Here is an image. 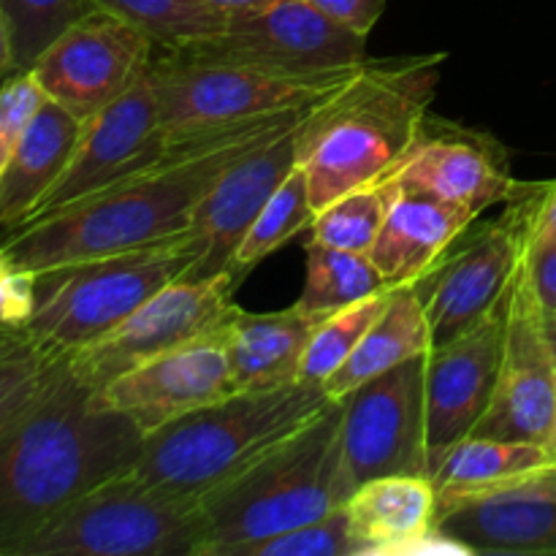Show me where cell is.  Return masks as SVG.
Returning <instances> with one entry per match:
<instances>
[{
    "label": "cell",
    "instance_id": "cell-44",
    "mask_svg": "<svg viewBox=\"0 0 556 556\" xmlns=\"http://www.w3.org/2000/svg\"><path fill=\"white\" fill-rule=\"evenodd\" d=\"M22 331H16V334H5V331H0V345H5V342H11L14 337H20Z\"/></svg>",
    "mask_w": 556,
    "mask_h": 556
},
{
    "label": "cell",
    "instance_id": "cell-10",
    "mask_svg": "<svg viewBox=\"0 0 556 556\" xmlns=\"http://www.w3.org/2000/svg\"><path fill=\"white\" fill-rule=\"evenodd\" d=\"M532 182L505 201L497 220L470 231L467 228L416 282L427 313L432 348L465 334L494 313L532 242Z\"/></svg>",
    "mask_w": 556,
    "mask_h": 556
},
{
    "label": "cell",
    "instance_id": "cell-34",
    "mask_svg": "<svg viewBox=\"0 0 556 556\" xmlns=\"http://www.w3.org/2000/svg\"><path fill=\"white\" fill-rule=\"evenodd\" d=\"M47 103V92L30 71L3 76L0 81V174L25 139L27 128Z\"/></svg>",
    "mask_w": 556,
    "mask_h": 556
},
{
    "label": "cell",
    "instance_id": "cell-20",
    "mask_svg": "<svg viewBox=\"0 0 556 556\" xmlns=\"http://www.w3.org/2000/svg\"><path fill=\"white\" fill-rule=\"evenodd\" d=\"M367 556H472L438 527L440 503L429 476H383L345 503Z\"/></svg>",
    "mask_w": 556,
    "mask_h": 556
},
{
    "label": "cell",
    "instance_id": "cell-43",
    "mask_svg": "<svg viewBox=\"0 0 556 556\" xmlns=\"http://www.w3.org/2000/svg\"><path fill=\"white\" fill-rule=\"evenodd\" d=\"M543 324H546L548 348H552V356H554V364H556V313H546V309H543Z\"/></svg>",
    "mask_w": 556,
    "mask_h": 556
},
{
    "label": "cell",
    "instance_id": "cell-22",
    "mask_svg": "<svg viewBox=\"0 0 556 556\" xmlns=\"http://www.w3.org/2000/svg\"><path fill=\"white\" fill-rule=\"evenodd\" d=\"M438 527L476 556L556 554V500L486 494L443 510Z\"/></svg>",
    "mask_w": 556,
    "mask_h": 556
},
{
    "label": "cell",
    "instance_id": "cell-45",
    "mask_svg": "<svg viewBox=\"0 0 556 556\" xmlns=\"http://www.w3.org/2000/svg\"><path fill=\"white\" fill-rule=\"evenodd\" d=\"M548 448H552V454H554V462H556V424H554V432H552V440H548Z\"/></svg>",
    "mask_w": 556,
    "mask_h": 556
},
{
    "label": "cell",
    "instance_id": "cell-38",
    "mask_svg": "<svg viewBox=\"0 0 556 556\" xmlns=\"http://www.w3.org/2000/svg\"><path fill=\"white\" fill-rule=\"evenodd\" d=\"M309 3L324 11V14H329L331 20L340 22V25L351 27L358 36L369 38V33L375 30L378 20L383 16L389 0H309Z\"/></svg>",
    "mask_w": 556,
    "mask_h": 556
},
{
    "label": "cell",
    "instance_id": "cell-5",
    "mask_svg": "<svg viewBox=\"0 0 556 556\" xmlns=\"http://www.w3.org/2000/svg\"><path fill=\"white\" fill-rule=\"evenodd\" d=\"M329 396L320 386L237 391L144 434L134 472L172 494L201 500L307 427Z\"/></svg>",
    "mask_w": 556,
    "mask_h": 556
},
{
    "label": "cell",
    "instance_id": "cell-15",
    "mask_svg": "<svg viewBox=\"0 0 556 556\" xmlns=\"http://www.w3.org/2000/svg\"><path fill=\"white\" fill-rule=\"evenodd\" d=\"M505 337V296L489 318L451 342L434 345L424 367L427 472L432 476L456 443L470 438L492 405Z\"/></svg>",
    "mask_w": 556,
    "mask_h": 556
},
{
    "label": "cell",
    "instance_id": "cell-14",
    "mask_svg": "<svg viewBox=\"0 0 556 556\" xmlns=\"http://www.w3.org/2000/svg\"><path fill=\"white\" fill-rule=\"evenodd\" d=\"M554 424L556 364L548 348L543 307L521 261L505 291V337L497 389L472 434L548 445Z\"/></svg>",
    "mask_w": 556,
    "mask_h": 556
},
{
    "label": "cell",
    "instance_id": "cell-11",
    "mask_svg": "<svg viewBox=\"0 0 556 556\" xmlns=\"http://www.w3.org/2000/svg\"><path fill=\"white\" fill-rule=\"evenodd\" d=\"M237 282L228 269L206 277H177L136 307L123 324L68 353L71 369L81 383L98 391L150 358L223 329L242 309L233 302Z\"/></svg>",
    "mask_w": 556,
    "mask_h": 556
},
{
    "label": "cell",
    "instance_id": "cell-37",
    "mask_svg": "<svg viewBox=\"0 0 556 556\" xmlns=\"http://www.w3.org/2000/svg\"><path fill=\"white\" fill-rule=\"evenodd\" d=\"M525 269L541 307L546 313H556V239L532 242L525 255Z\"/></svg>",
    "mask_w": 556,
    "mask_h": 556
},
{
    "label": "cell",
    "instance_id": "cell-39",
    "mask_svg": "<svg viewBox=\"0 0 556 556\" xmlns=\"http://www.w3.org/2000/svg\"><path fill=\"white\" fill-rule=\"evenodd\" d=\"M530 195L532 242H552V239H556V179H552V182H532Z\"/></svg>",
    "mask_w": 556,
    "mask_h": 556
},
{
    "label": "cell",
    "instance_id": "cell-29",
    "mask_svg": "<svg viewBox=\"0 0 556 556\" xmlns=\"http://www.w3.org/2000/svg\"><path fill=\"white\" fill-rule=\"evenodd\" d=\"M144 30L155 49H179L226 30L228 14L206 0H87Z\"/></svg>",
    "mask_w": 556,
    "mask_h": 556
},
{
    "label": "cell",
    "instance_id": "cell-27",
    "mask_svg": "<svg viewBox=\"0 0 556 556\" xmlns=\"http://www.w3.org/2000/svg\"><path fill=\"white\" fill-rule=\"evenodd\" d=\"M391 288L383 280L372 258L364 253H348V250L326 248V244H307V277L299 293V309L309 315L337 313V309L356 304L372 293Z\"/></svg>",
    "mask_w": 556,
    "mask_h": 556
},
{
    "label": "cell",
    "instance_id": "cell-31",
    "mask_svg": "<svg viewBox=\"0 0 556 556\" xmlns=\"http://www.w3.org/2000/svg\"><path fill=\"white\" fill-rule=\"evenodd\" d=\"M391 291L394 288H386V291H378L372 296L362 299V302L348 304V307L326 315L318 324V329H315L307 353L302 358L299 383L320 386L324 389L326 380L351 358V353L356 351L369 326L383 313V307L391 299Z\"/></svg>",
    "mask_w": 556,
    "mask_h": 556
},
{
    "label": "cell",
    "instance_id": "cell-32",
    "mask_svg": "<svg viewBox=\"0 0 556 556\" xmlns=\"http://www.w3.org/2000/svg\"><path fill=\"white\" fill-rule=\"evenodd\" d=\"M0 9L11 30V65L3 76H11L30 71L38 54L90 5L87 0H0Z\"/></svg>",
    "mask_w": 556,
    "mask_h": 556
},
{
    "label": "cell",
    "instance_id": "cell-18",
    "mask_svg": "<svg viewBox=\"0 0 556 556\" xmlns=\"http://www.w3.org/2000/svg\"><path fill=\"white\" fill-rule=\"evenodd\" d=\"M391 182L400 190L438 195L476 217L489 206L510 201L521 188L497 139L432 114Z\"/></svg>",
    "mask_w": 556,
    "mask_h": 556
},
{
    "label": "cell",
    "instance_id": "cell-9",
    "mask_svg": "<svg viewBox=\"0 0 556 556\" xmlns=\"http://www.w3.org/2000/svg\"><path fill=\"white\" fill-rule=\"evenodd\" d=\"M179 60L233 63L291 76H331L367 60V38L315 9L309 0H277L228 14L226 30L179 49H157Z\"/></svg>",
    "mask_w": 556,
    "mask_h": 556
},
{
    "label": "cell",
    "instance_id": "cell-30",
    "mask_svg": "<svg viewBox=\"0 0 556 556\" xmlns=\"http://www.w3.org/2000/svg\"><path fill=\"white\" fill-rule=\"evenodd\" d=\"M396 193H400L396 185L391 179H383V182L364 185V188L340 195L320 212H315L313 223H309V242L369 255Z\"/></svg>",
    "mask_w": 556,
    "mask_h": 556
},
{
    "label": "cell",
    "instance_id": "cell-42",
    "mask_svg": "<svg viewBox=\"0 0 556 556\" xmlns=\"http://www.w3.org/2000/svg\"><path fill=\"white\" fill-rule=\"evenodd\" d=\"M11 65V30L9 20H5L3 9H0V76L9 71Z\"/></svg>",
    "mask_w": 556,
    "mask_h": 556
},
{
    "label": "cell",
    "instance_id": "cell-28",
    "mask_svg": "<svg viewBox=\"0 0 556 556\" xmlns=\"http://www.w3.org/2000/svg\"><path fill=\"white\" fill-rule=\"evenodd\" d=\"M315 217L313 199H309V182L304 168H293L286 177V182L275 190L269 201H266L264 210L258 212L253 223H250L248 233L242 237V242L233 250L231 261H228V271H231L237 280H242L253 266H258L261 261L269 258L275 250H280L282 244L291 242L293 237H299L302 231H309V223Z\"/></svg>",
    "mask_w": 556,
    "mask_h": 556
},
{
    "label": "cell",
    "instance_id": "cell-13",
    "mask_svg": "<svg viewBox=\"0 0 556 556\" xmlns=\"http://www.w3.org/2000/svg\"><path fill=\"white\" fill-rule=\"evenodd\" d=\"M427 353L367 380L342 402V454L353 492L383 476H429L427 413H424Z\"/></svg>",
    "mask_w": 556,
    "mask_h": 556
},
{
    "label": "cell",
    "instance_id": "cell-16",
    "mask_svg": "<svg viewBox=\"0 0 556 556\" xmlns=\"http://www.w3.org/2000/svg\"><path fill=\"white\" fill-rule=\"evenodd\" d=\"M172 147L174 134L161 125L157 96L150 79V68H147L144 76L125 96L85 119L81 141L68 168L60 182L49 190L41 206L33 212V217L85 199V195L117 182L125 174L161 161L172 152Z\"/></svg>",
    "mask_w": 556,
    "mask_h": 556
},
{
    "label": "cell",
    "instance_id": "cell-12",
    "mask_svg": "<svg viewBox=\"0 0 556 556\" xmlns=\"http://www.w3.org/2000/svg\"><path fill=\"white\" fill-rule=\"evenodd\" d=\"M152 54L155 43L144 30L90 5L38 54L30 74L49 101L90 119L144 76Z\"/></svg>",
    "mask_w": 556,
    "mask_h": 556
},
{
    "label": "cell",
    "instance_id": "cell-6",
    "mask_svg": "<svg viewBox=\"0 0 556 556\" xmlns=\"http://www.w3.org/2000/svg\"><path fill=\"white\" fill-rule=\"evenodd\" d=\"M201 255V244L179 233L147 248L41 271L27 337L52 353L79 351L123 324L163 286L190 275Z\"/></svg>",
    "mask_w": 556,
    "mask_h": 556
},
{
    "label": "cell",
    "instance_id": "cell-1",
    "mask_svg": "<svg viewBox=\"0 0 556 556\" xmlns=\"http://www.w3.org/2000/svg\"><path fill=\"white\" fill-rule=\"evenodd\" d=\"M313 106L210 130H172L174 147L166 157L125 174L85 199L5 228L0 233V255L20 269L41 275L188 233L201 199L220 174L261 141L293 128Z\"/></svg>",
    "mask_w": 556,
    "mask_h": 556
},
{
    "label": "cell",
    "instance_id": "cell-3",
    "mask_svg": "<svg viewBox=\"0 0 556 556\" xmlns=\"http://www.w3.org/2000/svg\"><path fill=\"white\" fill-rule=\"evenodd\" d=\"M445 54L372 60L324 98L299 128V166L315 212L364 185L394 177L416 147Z\"/></svg>",
    "mask_w": 556,
    "mask_h": 556
},
{
    "label": "cell",
    "instance_id": "cell-21",
    "mask_svg": "<svg viewBox=\"0 0 556 556\" xmlns=\"http://www.w3.org/2000/svg\"><path fill=\"white\" fill-rule=\"evenodd\" d=\"M472 223V212L438 195L400 190L369 258L391 288L416 286Z\"/></svg>",
    "mask_w": 556,
    "mask_h": 556
},
{
    "label": "cell",
    "instance_id": "cell-24",
    "mask_svg": "<svg viewBox=\"0 0 556 556\" xmlns=\"http://www.w3.org/2000/svg\"><path fill=\"white\" fill-rule=\"evenodd\" d=\"M85 119L49 101L36 114L25 139L0 174V228L30 220L49 190L60 182L81 141Z\"/></svg>",
    "mask_w": 556,
    "mask_h": 556
},
{
    "label": "cell",
    "instance_id": "cell-4",
    "mask_svg": "<svg viewBox=\"0 0 556 556\" xmlns=\"http://www.w3.org/2000/svg\"><path fill=\"white\" fill-rule=\"evenodd\" d=\"M353 494L342 454V402L331 400L307 427L201 497V556L233 548L342 508Z\"/></svg>",
    "mask_w": 556,
    "mask_h": 556
},
{
    "label": "cell",
    "instance_id": "cell-8",
    "mask_svg": "<svg viewBox=\"0 0 556 556\" xmlns=\"http://www.w3.org/2000/svg\"><path fill=\"white\" fill-rule=\"evenodd\" d=\"M356 71L358 65L331 76H291L253 65L179 60L155 49L150 79L163 128L190 134L318 103L348 85Z\"/></svg>",
    "mask_w": 556,
    "mask_h": 556
},
{
    "label": "cell",
    "instance_id": "cell-2",
    "mask_svg": "<svg viewBox=\"0 0 556 556\" xmlns=\"http://www.w3.org/2000/svg\"><path fill=\"white\" fill-rule=\"evenodd\" d=\"M144 434L76 378L68 353L0 418V556L41 530L58 510L128 472Z\"/></svg>",
    "mask_w": 556,
    "mask_h": 556
},
{
    "label": "cell",
    "instance_id": "cell-25",
    "mask_svg": "<svg viewBox=\"0 0 556 556\" xmlns=\"http://www.w3.org/2000/svg\"><path fill=\"white\" fill-rule=\"evenodd\" d=\"M552 467H556V462L548 445L470 434L443 456L438 470L429 478L434 483L440 514H443L467 500L521 486Z\"/></svg>",
    "mask_w": 556,
    "mask_h": 556
},
{
    "label": "cell",
    "instance_id": "cell-35",
    "mask_svg": "<svg viewBox=\"0 0 556 556\" xmlns=\"http://www.w3.org/2000/svg\"><path fill=\"white\" fill-rule=\"evenodd\" d=\"M58 356H63V353L47 351L33 337H27V331L0 345V418L25 396V391L36 383L38 375Z\"/></svg>",
    "mask_w": 556,
    "mask_h": 556
},
{
    "label": "cell",
    "instance_id": "cell-33",
    "mask_svg": "<svg viewBox=\"0 0 556 556\" xmlns=\"http://www.w3.org/2000/svg\"><path fill=\"white\" fill-rule=\"evenodd\" d=\"M231 556H367V552L342 505L307 525L244 543Z\"/></svg>",
    "mask_w": 556,
    "mask_h": 556
},
{
    "label": "cell",
    "instance_id": "cell-7",
    "mask_svg": "<svg viewBox=\"0 0 556 556\" xmlns=\"http://www.w3.org/2000/svg\"><path fill=\"white\" fill-rule=\"evenodd\" d=\"M201 500L134 472L109 478L33 532L14 556H201Z\"/></svg>",
    "mask_w": 556,
    "mask_h": 556
},
{
    "label": "cell",
    "instance_id": "cell-19",
    "mask_svg": "<svg viewBox=\"0 0 556 556\" xmlns=\"http://www.w3.org/2000/svg\"><path fill=\"white\" fill-rule=\"evenodd\" d=\"M304 119L307 117L237 157L212 185L210 193L201 199L188 233L201 244L204 255L190 275L206 277L228 269V261L248 233L250 223L258 217L275 190L286 182L288 174L296 168L299 128Z\"/></svg>",
    "mask_w": 556,
    "mask_h": 556
},
{
    "label": "cell",
    "instance_id": "cell-36",
    "mask_svg": "<svg viewBox=\"0 0 556 556\" xmlns=\"http://www.w3.org/2000/svg\"><path fill=\"white\" fill-rule=\"evenodd\" d=\"M38 302V275L20 269L0 255V331L16 334L33 320Z\"/></svg>",
    "mask_w": 556,
    "mask_h": 556
},
{
    "label": "cell",
    "instance_id": "cell-40",
    "mask_svg": "<svg viewBox=\"0 0 556 556\" xmlns=\"http://www.w3.org/2000/svg\"><path fill=\"white\" fill-rule=\"evenodd\" d=\"M508 492H519V494H532V497H546V500H556V467L552 470L541 472V476L530 478L521 486L508 489Z\"/></svg>",
    "mask_w": 556,
    "mask_h": 556
},
{
    "label": "cell",
    "instance_id": "cell-17",
    "mask_svg": "<svg viewBox=\"0 0 556 556\" xmlns=\"http://www.w3.org/2000/svg\"><path fill=\"white\" fill-rule=\"evenodd\" d=\"M226 326L119 375L98 389V400L123 413L141 434H152L199 407L237 394Z\"/></svg>",
    "mask_w": 556,
    "mask_h": 556
},
{
    "label": "cell",
    "instance_id": "cell-23",
    "mask_svg": "<svg viewBox=\"0 0 556 556\" xmlns=\"http://www.w3.org/2000/svg\"><path fill=\"white\" fill-rule=\"evenodd\" d=\"M296 304L277 313L239 309L226 326L228 358L237 391H269L299 383V369L320 324Z\"/></svg>",
    "mask_w": 556,
    "mask_h": 556
},
{
    "label": "cell",
    "instance_id": "cell-41",
    "mask_svg": "<svg viewBox=\"0 0 556 556\" xmlns=\"http://www.w3.org/2000/svg\"><path fill=\"white\" fill-rule=\"evenodd\" d=\"M215 9L226 11V14H237V11H253V9H264V5L277 3V0H206Z\"/></svg>",
    "mask_w": 556,
    "mask_h": 556
},
{
    "label": "cell",
    "instance_id": "cell-26",
    "mask_svg": "<svg viewBox=\"0 0 556 556\" xmlns=\"http://www.w3.org/2000/svg\"><path fill=\"white\" fill-rule=\"evenodd\" d=\"M429 351H432V331L424 313L421 293L416 286H396L383 313L375 318L351 358L326 380V396L334 402L345 400L367 380Z\"/></svg>",
    "mask_w": 556,
    "mask_h": 556
}]
</instances>
